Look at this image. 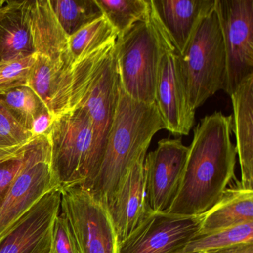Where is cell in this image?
I'll return each mask as SVG.
<instances>
[{
    "label": "cell",
    "mask_w": 253,
    "mask_h": 253,
    "mask_svg": "<svg viewBox=\"0 0 253 253\" xmlns=\"http://www.w3.org/2000/svg\"><path fill=\"white\" fill-rule=\"evenodd\" d=\"M7 1H4V0H0V10L2 9L5 4H6Z\"/></svg>",
    "instance_id": "34"
},
{
    "label": "cell",
    "mask_w": 253,
    "mask_h": 253,
    "mask_svg": "<svg viewBox=\"0 0 253 253\" xmlns=\"http://www.w3.org/2000/svg\"><path fill=\"white\" fill-rule=\"evenodd\" d=\"M232 133V115L215 112L201 120L194 128L177 193L166 212L201 215L220 199L236 179Z\"/></svg>",
    "instance_id": "1"
},
{
    "label": "cell",
    "mask_w": 253,
    "mask_h": 253,
    "mask_svg": "<svg viewBox=\"0 0 253 253\" xmlns=\"http://www.w3.org/2000/svg\"><path fill=\"white\" fill-rule=\"evenodd\" d=\"M51 253H78L69 223L62 212L54 221Z\"/></svg>",
    "instance_id": "29"
},
{
    "label": "cell",
    "mask_w": 253,
    "mask_h": 253,
    "mask_svg": "<svg viewBox=\"0 0 253 253\" xmlns=\"http://www.w3.org/2000/svg\"><path fill=\"white\" fill-rule=\"evenodd\" d=\"M96 2L118 36L144 20L150 8V0H96Z\"/></svg>",
    "instance_id": "21"
},
{
    "label": "cell",
    "mask_w": 253,
    "mask_h": 253,
    "mask_svg": "<svg viewBox=\"0 0 253 253\" xmlns=\"http://www.w3.org/2000/svg\"><path fill=\"white\" fill-rule=\"evenodd\" d=\"M143 154L128 169L108 207L119 241L129 236L151 211Z\"/></svg>",
    "instance_id": "15"
},
{
    "label": "cell",
    "mask_w": 253,
    "mask_h": 253,
    "mask_svg": "<svg viewBox=\"0 0 253 253\" xmlns=\"http://www.w3.org/2000/svg\"><path fill=\"white\" fill-rule=\"evenodd\" d=\"M203 214L184 216L151 210L119 244V253H182L199 233Z\"/></svg>",
    "instance_id": "10"
},
{
    "label": "cell",
    "mask_w": 253,
    "mask_h": 253,
    "mask_svg": "<svg viewBox=\"0 0 253 253\" xmlns=\"http://www.w3.org/2000/svg\"><path fill=\"white\" fill-rule=\"evenodd\" d=\"M116 38V32L104 16L87 25L69 37V50L74 64L84 56Z\"/></svg>",
    "instance_id": "24"
},
{
    "label": "cell",
    "mask_w": 253,
    "mask_h": 253,
    "mask_svg": "<svg viewBox=\"0 0 253 253\" xmlns=\"http://www.w3.org/2000/svg\"><path fill=\"white\" fill-rule=\"evenodd\" d=\"M8 5H9V1H7L6 4H5V6L2 8V9L0 10V20H2V17H3L4 14H5V11L8 9Z\"/></svg>",
    "instance_id": "33"
},
{
    "label": "cell",
    "mask_w": 253,
    "mask_h": 253,
    "mask_svg": "<svg viewBox=\"0 0 253 253\" xmlns=\"http://www.w3.org/2000/svg\"><path fill=\"white\" fill-rule=\"evenodd\" d=\"M57 185L51 166V145L46 135L29 143L26 160L0 210V237Z\"/></svg>",
    "instance_id": "8"
},
{
    "label": "cell",
    "mask_w": 253,
    "mask_h": 253,
    "mask_svg": "<svg viewBox=\"0 0 253 253\" xmlns=\"http://www.w3.org/2000/svg\"><path fill=\"white\" fill-rule=\"evenodd\" d=\"M32 141V140H31ZM30 141V142H31ZM29 142V143H30ZM27 143L24 146H15V147L5 148V149H0V163L2 161H6V160L10 159L13 157L17 156L19 154L21 153L25 149H26Z\"/></svg>",
    "instance_id": "32"
},
{
    "label": "cell",
    "mask_w": 253,
    "mask_h": 253,
    "mask_svg": "<svg viewBox=\"0 0 253 253\" xmlns=\"http://www.w3.org/2000/svg\"><path fill=\"white\" fill-rule=\"evenodd\" d=\"M116 39L111 40L73 65L69 85L56 115L81 107L91 120V177L85 187L92 181L100 167L119 98L121 83L115 58Z\"/></svg>",
    "instance_id": "2"
},
{
    "label": "cell",
    "mask_w": 253,
    "mask_h": 253,
    "mask_svg": "<svg viewBox=\"0 0 253 253\" xmlns=\"http://www.w3.org/2000/svg\"><path fill=\"white\" fill-rule=\"evenodd\" d=\"M61 189L60 212L78 253H119V238L107 203L76 184Z\"/></svg>",
    "instance_id": "7"
},
{
    "label": "cell",
    "mask_w": 253,
    "mask_h": 253,
    "mask_svg": "<svg viewBox=\"0 0 253 253\" xmlns=\"http://www.w3.org/2000/svg\"><path fill=\"white\" fill-rule=\"evenodd\" d=\"M253 222V190L244 189L239 181L228 187L220 199L203 214L198 235H207L237 225Z\"/></svg>",
    "instance_id": "18"
},
{
    "label": "cell",
    "mask_w": 253,
    "mask_h": 253,
    "mask_svg": "<svg viewBox=\"0 0 253 253\" xmlns=\"http://www.w3.org/2000/svg\"><path fill=\"white\" fill-rule=\"evenodd\" d=\"M0 101L26 129L31 131L34 121L48 109L39 96L28 85L17 87L0 94Z\"/></svg>",
    "instance_id": "23"
},
{
    "label": "cell",
    "mask_w": 253,
    "mask_h": 253,
    "mask_svg": "<svg viewBox=\"0 0 253 253\" xmlns=\"http://www.w3.org/2000/svg\"></svg>",
    "instance_id": "36"
},
{
    "label": "cell",
    "mask_w": 253,
    "mask_h": 253,
    "mask_svg": "<svg viewBox=\"0 0 253 253\" xmlns=\"http://www.w3.org/2000/svg\"><path fill=\"white\" fill-rule=\"evenodd\" d=\"M54 120V115L50 112L49 109H45L41 115L37 117L34 121L31 132L34 137L41 135H46L51 128Z\"/></svg>",
    "instance_id": "30"
},
{
    "label": "cell",
    "mask_w": 253,
    "mask_h": 253,
    "mask_svg": "<svg viewBox=\"0 0 253 253\" xmlns=\"http://www.w3.org/2000/svg\"><path fill=\"white\" fill-rule=\"evenodd\" d=\"M49 2L69 37L103 16L96 0H49Z\"/></svg>",
    "instance_id": "20"
},
{
    "label": "cell",
    "mask_w": 253,
    "mask_h": 253,
    "mask_svg": "<svg viewBox=\"0 0 253 253\" xmlns=\"http://www.w3.org/2000/svg\"><path fill=\"white\" fill-rule=\"evenodd\" d=\"M188 147L181 138L160 140L144 161L149 206L153 211H167L174 201L181 180Z\"/></svg>",
    "instance_id": "13"
},
{
    "label": "cell",
    "mask_w": 253,
    "mask_h": 253,
    "mask_svg": "<svg viewBox=\"0 0 253 253\" xmlns=\"http://www.w3.org/2000/svg\"><path fill=\"white\" fill-rule=\"evenodd\" d=\"M37 54L25 58L0 62V94L28 85Z\"/></svg>",
    "instance_id": "26"
},
{
    "label": "cell",
    "mask_w": 253,
    "mask_h": 253,
    "mask_svg": "<svg viewBox=\"0 0 253 253\" xmlns=\"http://www.w3.org/2000/svg\"><path fill=\"white\" fill-rule=\"evenodd\" d=\"M155 103L166 130L173 135H189L195 124V110L188 100L179 52L171 39L166 42L160 61Z\"/></svg>",
    "instance_id": "11"
},
{
    "label": "cell",
    "mask_w": 253,
    "mask_h": 253,
    "mask_svg": "<svg viewBox=\"0 0 253 253\" xmlns=\"http://www.w3.org/2000/svg\"><path fill=\"white\" fill-rule=\"evenodd\" d=\"M179 60L188 100L196 111L223 90L226 81L224 44L214 8L201 20Z\"/></svg>",
    "instance_id": "5"
},
{
    "label": "cell",
    "mask_w": 253,
    "mask_h": 253,
    "mask_svg": "<svg viewBox=\"0 0 253 253\" xmlns=\"http://www.w3.org/2000/svg\"><path fill=\"white\" fill-rule=\"evenodd\" d=\"M253 253V244H243L232 246L227 248L207 251V253Z\"/></svg>",
    "instance_id": "31"
},
{
    "label": "cell",
    "mask_w": 253,
    "mask_h": 253,
    "mask_svg": "<svg viewBox=\"0 0 253 253\" xmlns=\"http://www.w3.org/2000/svg\"><path fill=\"white\" fill-rule=\"evenodd\" d=\"M229 96L233 109L232 131L241 167L240 185L253 190V75L245 78Z\"/></svg>",
    "instance_id": "17"
},
{
    "label": "cell",
    "mask_w": 253,
    "mask_h": 253,
    "mask_svg": "<svg viewBox=\"0 0 253 253\" xmlns=\"http://www.w3.org/2000/svg\"><path fill=\"white\" fill-rule=\"evenodd\" d=\"M26 18L32 32L35 53L48 57L69 83L74 63L69 50V38L60 26L49 0H25Z\"/></svg>",
    "instance_id": "14"
},
{
    "label": "cell",
    "mask_w": 253,
    "mask_h": 253,
    "mask_svg": "<svg viewBox=\"0 0 253 253\" xmlns=\"http://www.w3.org/2000/svg\"><path fill=\"white\" fill-rule=\"evenodd\" d=\"M168 34L150 8L144 20L134 24L115 42V58L123 91L133 100L155 103L160 61Z\"/></svg>",
    "instance_id": "4"
},
{
    "label": "cell",
    "mask_w": 253,
    "mask_h": 253,
    "mask_svg": "<svg viewBox=\"0 0 253 253\" xmlns=\"http://www.w3.org/2000/svg\"><path fill=\"white\" fill-rule=\"evenodd\" d=\"M46 136L57 185H86L91 177L93 142L92 124L87 112L75 107L56 115Z\"/></svg>",
    "instance_id": "6"
},
{
    "label": "cell",
    "mask_w": 253,
    "mask_h": 253,
    "mask_svg": "<svg viewBox=\"0 0 253 253\" xmlns=\"http://www.w3.org/2000/svg\"><path fill=\"white\" fill-rule=\"evenodd\" d=\"M24 1H9L0 20V62L25 58L36 54L26 18Z\"/></svg>",
    "instance_id": "19"
},
{
    "label": "cell",
    "mask_w": 253,
    "mask_h": 253,
    "mask_svg": "<svg viewBox=\"0 0 253 253\" xmlns=\"http://www.w3.org/2000/svg\"><path fill=\"white\" fill-rule=\"evenodd\" d=\"M64 78L48 57L37 54L31 69L28 86L30 87L51 112L53 100L63 84Z\"/></svg>",
    "instance_id": "25"
},
{
    "label": "cell",
    "mask_w": 253,
    "mask_h": 253,
    "mask_svg": "<svg viewBox=\"0 0 253 253\" xmlns=\"http://www.w3.org/2000/svg\"><path fill=\"white\" fill-rule=\"evenodd\" d=\"M243 244H253V222L213 233L198 235L189 241L182 253L211 251Z\"/></svg>",
    "instance_id": "22"
},
{
    "label": "cell",
    "mask_w": 253,
    "mask_h": 253,
    "mask_svg": "<svg viewBox=\"0 0 253 253\" xmlns=\"http://www.w3.org/2000/svg\"><path fill=\"white\" fill-rule=\"evenodd\" d=\"M60 206L61 189L54 188L0 237V253H51Z\"/></svg>",
    "instance_id": "12"
},
{
    "label": "cell",
    "mask_w": 253,
    "mask_h": 253,
    "mask_svg": "<svg viewBox=\"0 0 253 253\" xmlns=\"http://www.w3.org/2000/svg\"><path fill=\"white\" fill-rule=\"evenodd\" d=\"M214 10L226 54L223 90L230 95L253 75V0H214Z\"/></svg>",
    "instance_id": "9"
},
{
    "label": "cell",
    "mask_w": 253,
    "mask_h": 253,
    "mask_svg": "<svg viewBox=\"0 0 253 253\" xmlns=\"http://www.w3.org/2000/svg\"><path fill=\"white\" fill-rule=\"evenodd\" d=\"M207 253V252H201V253Z\"/></svg>",
    "instance_id": "35"
},
{
    "label": "cell",
    "mask_w": 253,
    "mask_h": 253,
    "mask_svg": "<svg viewBox=\"0 0 253 253\" xmlns=\"http://www.w3.org/2000/svg\"><path fill=\"white\" fill-rule=\"evenodd\" d=\"M29 144L26 149L17 156L0 163V210L14 180L18 175L24 164L26 150Z\"/></svg>",
    "instance_id": "28"
},
{
    "label": "cell",
    "mask_w": 253,
    "mask_h": 253,
    "mask_svg": "<svg viewBox=\"0 0 253 253\" xmlns=\"http://www.w3.org/2000/svg\"><path fill=\"white\" fill-rule=\"evenodd\" d=\"M150 2L155 15L180 54L201 20L214 8V0H150Z\"/></svg>",
    "instance_id": "16"
},
{
    "label": "cell",
    "mask_w": 253,
    "mask_h": 253,
    "mask_svg": "<svg viewBox=\"0 0 253 253\" xmlns=\"http://www.w3.org/2000/svg\"><path fill=\"white\" fill-rule=\"evenodd\" d=\"M35 137L0 101V149L24 146Z\"/></svg>",
    "instance_id": "27"
},
{
    "label": "cell",
    "mask_w": 253,
    "mask_h": 253,
    "mask_svg": "<svg viewBox=\"0 0 253 253\" xmlns=\"http://www.w3.org/2000/svg\"><path fill=\"white\" fill-rule=\"evenodd\" d=\"M162 129L165 125L155 103L136 101L121 86L100 167L85 188L109 204L128 169L146 153L154 136Z\"/></svg>",
    "instance_id": "3"
}]
</instances>
